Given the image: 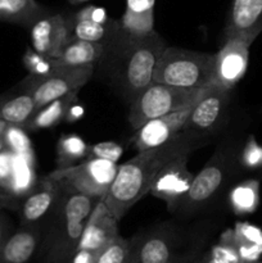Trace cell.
<instances>
[{"mask_svg": "<svg viewBox=\"0 0 262 263\" xmlns=\"http://www.w3.org/2000/svg\"><path fill=\"white\" fill-rule=\"evenodd\" d=\"M230 207L236 215H251L259 204V181L246 180L231 189L229 195Z\"/></svg>", "mask_w": 262, "mask_h": 263, "instance_id": "cell-26", "label": "cell"}, {"mask_svg": "<svg viewBox=\"0 0 262 263\" xmlns=\"http://www.w3.org/2000/svg\"><path fill=\"white\" fill-rule=\"evenodd\" d=\"M89 157V145L77 135L62 136L57 145L58 168L74 166Z\"/></svg>", "mask_w": 262, "mask_h": 263, "instance_id": "cell-27", "label": "cell"}, {"mask_svg": "<svg viewBox=\"0 0 262 263\" xmlns=\"http://www.w3.org/2000/svg\"><path fill=\"white\" fill-rule=\"evenodd\" d=\"M262 32V0H233L225 39L246 37L254 41Z\"/></svg>", "mask_w": 262, "mask_h": 263, "instance_id": "cell-16", "label": "cell"}, {"mask_svg": "<svg viewBox=\"0 0 262 263\" xmlns=\"http://www.w3.org/2000/svg\"><path fill=\"white\" fill-rule=\"evenodd\" d=\"M0 263H3V262H2V256H0Z\"/></svg>", "mask_w": 262, "mask_h": 263, "instance_id": "cell-42", "label": "cell"}, {"mask_svg": "<svg viewBox=\"0 0 262 263\" xmlns=\"http://www.w3.org/2000/svg\"><path fill=\"white\" fill-rule=\"evenodd\" d=\"M36 0H0V21L30 28L39 18L49 14Z\"/></svg>", "mask_w": 262, "mask_h": 263, "instance_id": "cell-24", "label": "cell"}, {"mask_svg": "<svg viewBox=\"0 0 262 263\" xmlns=\"http://www.w3.org/2000/svg\"><path fill=\"white\" fill-rule=\"evenodd\" d=\"M38 110L32 94L27 87L0 97V120L9 125L25 127Z\"/></svg>", "mask_w": 262, "mask_h": 263, "instance_id": "cell-19", "label": "cell"}, {"mask_svg": "<svg viewBox=\"0 0 262 263\" xmlns=\"http://www.w3.org/2000/svg\"><path fill=\"white\" fill-rule=\"evenodd\" d=\"M10 234H12V229H10L9 220L0 213V246L4 243V240Z\"/></svg>", "mask_w": 262, "mask_h": 263, "instance_id": "cell-34", "label": "cell"}, {"mask_svg": "<svg viewBox=\"0 0 262 263\" xmlns=\"http://www.w3.org/2000/svg\"><path fill=\"white\" fill-rule=\"evenodd\" d=\"M210 254L218 263H241L240 256L236 251L235 246L233 243V236L231 230L225 231L221 236L218 244H216L210 251Z\"/></svg>", "mask_w": 262, "mask_h": 263, "instance_id": "cell-30", "label": "cell"}, {"mask_svg": "<svg viewBox=\"0 0 262 263\" xmlns=\"http://www.w3.org/2000/svg\"><path fill=\"white\" fill-rule=\"evenodd\" d=\"M118 222L120 221L105 204L104 199L100 198L85 223L79 249L97 254L118 236Z\"/></svg>", "mask_w": 262, "mask_h": 263, "instance_id": "cell-14", "label": "cell"}, {"mask_svg": "<svg viewBox=\"0 0 262 263\" xmlns=\"http://www.w3.org/2000/svg\"><path fill=\"white\" fill-rule=\"evenodd\" d=\"M197 263H218V262L216 261V259H213V257L211 256L210 252H208V253L204 254L199 261H197Z\"/></svg>", "mask_w": 262, "mask_h": 263, "instance_id": "cell-37", "label": "cell"}, {"mask_svg": "<svg viewBox=\"0 0 262 263\" xmlns=\"http://www.w3.org/2000/svg\"><path fill=\"white\" fill-rule=\"evenodd\" d=\"M82 115V108H79V107H76V105H72L71 108H69V110H68V115H67V118L66 120H68V121H74V120H77V118L80 117V116Z\"/></svg>", "mask_w": 262, "mask_h": 263, "instance_id": "cell-36", "label": "cell"}, {"mask_svg": "<svg viewBox=\"0 0 262 263\" xmlns=\"http://www.w3.org/2000/svg\"><path fill=\"white\" fill-rule=\"evenodd\" d=\"M122 154L123 148L120 144L113 143V141H103V143H98L89 146V157L87 158H100L117 163Z\"/></svg>", "mask_w": 262, "mask_h": 263, "instance_id": "cell-32", "label": "cell"}, {"mask_svg": "<svg viewBox=\"0 0 262 263\" xmlns=\"http://www.w3.org/2000/svg\"><path fill=\"white\" fill-rule=\"evenodd\" d=\"M59 195V185L49 176L40 177L25 199L20 203L18 212L21 225H41L44 218L51 212Z\"/></svg>", "mask_w": 262, "mask_h": 263, "instance_id": "cell-15", "label": "cell"}, {"mask_svg": "<svg viewBox=\"0 0 262 263\" xmlns=\"http://www.w3.org/2000/svg\"><path fill=\"white\" fill-rule=\"evenodd\" d=\"M95 64L85 66H59L48 76L35 79L28 76L23 81L35 99L36 108L44 107L53 100L80 91L91 79Z\"/></svg>", "mask_w": 262, "mask_h": 263, "instance_id": "cell-7", "label": "cell"}, {"mask_svg": "<svg viewBox=\"0 0 262 263\" xmlns=\"http://www.w3.org/2000/svg\"><path fill=\"white\" fill-rule=\"evenodd\" d=\"M67 2L71 3V4H73V5H79V4H82V3L90 2V0H67Z\"/></svg>", "mask_w": 262, "mask_h": 263, "instance_id": "cell-39", "label": "cell"}, {"mask_svg": "<svg viewBox=\"0 0 262 263\" xmlns=\"http://www.w3.org/2000/svg\"><path fill=\"white\" fill-rule=\"evenodd\" d=\"M23 63H25L27 71L30 72L28 76L35 77V79H41V77L48 76L57 67H59L55 58H50V57L39 54L32 48L26 51L25 57H23Z\"/></svg>", "mask_w": 262, "mask_h": 263, "instance_id": "cell-29", "label": "cell"}, {"mask_svg": "<svg viewBox=\"0 0 262 263\" xmlns=\"http://www.w3.org/2000/svg\"><path fill=\"white\" fill-rule=\"evenodd\" d=\"M117 170L116 162L86 158L74 166L54 170L48 176L59 186L74 190L94 199H100L109 190Z\"/></svg>", "mask_w": 262, "mask_h": 263, "instance_id": "cell-6", "label": "cell"}, {"mask_svg": "<svg viewBox=\"0 0 262 263\" xmlns=\"http://www.w3.org/2000/svg\"><path fill=\"white\" fill-rule=\"evenodd\" d=\"M192 107L184 108L177 112L154 118L144 123L141 127L135 130V135L133 138L134 146L138 152L146 151V149L157 148L167 141L172 140L177 134L184 130V126L189 118Z\"/></svg>", "mask_w": 262, "mask_h": 263, "instance_id": "cell-13", "label": "cell"}, {"mask_svg": "<svg viewBox=\"0 0 262 263\" xmlns=\"http://www.w3.org/2000/svg\"><path fill=\"white\" fill-rule=\"evenodd\" d=\"M175 240L167 231L161 230L139 239V263H174Z\"/></svg>", "mask_w": 262, "mask_h": 263, "instance_id": "cell-22", "label": "cell"}, {"mask_svg": "<svg viewBox=\"0 0 262 263\" xmlns=\"http://www.w3.org/2000/svg\"><path fill=\"white\" fill-rule=\"evenodd\" d=\"M69 18L66 14H46L30 27L31 45L43 55L57 58L69 41Z\"/></svg>", "mask_w": 262, "mask_h": 263, "instance_id": "cell-12", "label": "cell"}, {"mask_svg": "<svg viewBox=\"0 0 262 263\" xmlns=\"http://www.w3.org/2000/svg\"><path fill=\"white\" fill-rule=\"evenodd\" d=\"M204 89H181L152 82L131 102L128 122L134 130H138L148 121L193 105Z\"/></svg>", "mask_w": 262, "mask_h": 263, "instance_id": "cell-5", "label": "cell"}, {"mask_svg": "<svg viewBox=\"0 0 262 263\" xmlns=\"http://www.w3.org/2000/svg\"><path fill=\"white\" fill-rule=\"evenodd\" d=\"M240 163L248 170H257L262 167V145L257 143L253 135L249 136L241 151Z\"/></svg>", "mask_w": 262, "mask_h": 263, "instance_id": "cell-31", "label": "cell"}, {"mask_svg": "<svg viewBox=\"0 0 262 263\" xmlns=\"http://www.w3.org/2000/svg\"><path fill=\"white\" fill-rule=\"evenodd\" d=\"M0 185H2V186H4V185H3V184H2V180H0Z\"/></svg>", "mask_w": 262, "mask_h": 263, "instance_id": "cell-41", "label": "cell"}, {"mask_svg": "<svg viewBox=\"0 0 262 263\" xmlns=\"http://www.w3.org/2000/svg\"><path fill=\"white\" fill-rule=\"evenodd\" d=\"M18 207H20V203L17 202V199H15V197L13 195V193L9 192L5 186H2V185H0V211H18Z\"/></svg>", "mask_w": 262, "mask_h": 263, "instance_id": "cell-33", "label": "cell"}, {"mask_svg": "<svg viewBox=\"0 0 262 263\" xmlns=\"http://www.w3.org/2000/svg\"><path fill=\"white\" fill-rule=\"evenodd\" d=\"M253 41L246 37L225 39L222 48L215 54V85L233 90L246 74L249 48Z\"/></svg>", "mask_w": 262, "mask_h": 263, "instance_id": "cell-8", "label": "cell"}, {"mask_svg": "<svg viewBox=\"0 0 262 263\" xmlns=\"http://www.w3.org/2000/svg\"><path fill=\"white\" fill-rule=\"evenodd\" d=\"M130 247L131 240L120 235L116 236L102 251L95 254L92 263H125L130 253Z\"/></svg>", "mask_w": 262, "mask_h": 263, "instance_id": "cell-28", "label": "cell"}, {"mask_svg": "<svg viewBox=\"0 0 262 263\" xmlns=\"http://www.w3.org/2000/svg\"><path fill=\"white\" fill-rule=\"evenodd\" d=\"M108 44L85 40H69L57 57L59 66L95 64L104 58Z\"/></svg>", "mask_w": 262, "mask_h": 263, "instance_id": "cell-21", "label": "cell"}, {"mask_svg": "<svg viewBox=\"0 0 262 263\" xmlns=\"http://www.w3.org/2000/svg\"><path fill=\"white\" fill-rule=\"evenodd\" d=\"M241 263H262L261 259H258V261H243Z\"/></svg>", "mask_w": 262, "mask_h": 263, "instance_id": "cell-40", "label": "cell"}, {"mask_svg": "<svg viewBox=\"0 0 262 263\" xmlns=\"http://www.w3.org/2000/svg\"><path fill=\"white\" fill-rule=\"evenodd\" d=\"M154 3L156 0H126V10L120 20L121 28L136 36L153 32Z\"/></svg>", "mask_w": 262, "mask_h": 263, "instance_id": "cell-20", "label": "cell"}, {"mask_svg": "<svg viewBox=\"0 0 262 263\" xmlns=\"http://www.w3.org/2000/svg\"><path fill=\"white\" fill-rule=\"evenodd\" d=\"M77 94L79 91L71 92L66 97L59 98V99L53 100L44 107L39 108L23 128L27 131H39L59 125L62 121L67 118L69 108L76 104Z\"/></svg>", "mask_w": 262, "mask_h": 263, "instance_id": "cell-23", "label": "cell"}, {"mask_svg": "<svg viewBox=\"0 0 262 263\" xmlns=\"http://www.w3.org/2000/svg\"><path fill=\"white\" fill-rule=\"evenodd\" d=\"M215 54L166 46L157 61L153 82L181 89H204L215 84Z\"/></svg>", "mask_w": 262, "mask_h": 263, "instance_id": "cell-4", "label": "cell"}, {"mask_svg": "<svg viewBox=\"0 0 262 263\" xmlns=\"http://www.w3.org/2000/svg\"><path fill=\"white\" fill-rule=\"evenodd\" d=\"M9 127V123H7L5 121L0 120V139L4 138L5 133H7V128Z\"/></svg>", "mask_w": 262, "mask_h": 263, "instance_id": "cell-38", "label": "cell"}, {"mask_svg": "<svg viewBox=\"0 0 262 263\" xmlns=\"http://www.w3.org/2000/svg\"><path fill=\"white\" fill-rule=\"evenodd\" d=\"M138 244L139 239L134 238L131 240V247H130V253H128L127 259L125 263H139V257H138Z\"/></svg>", "mask_w": 262, "mask_h": 263, "instance_id": "cell-35", "label": "cell"}, {"mask_svg": "<svg viewBox=\"0 0 262 263\" xmlns=\"http://www.w3.org/2000/svg\"><path fill=\"white\" fill-rule=\"evenodd\" d=\"M203 144V135L181 131L172 140L139 152L134 158L118 166L117 174L107 194L103 197L118 221L145 197L152 189L154 180L164 166L182 154H192Z\"/></svg>", "mask_w": 262, "mask_h": 263, "instance_id": "cell-1", "label": "cell"}, {"mask_svg": "<svg viewBox=\"0 0 262 263\" xmlns=\"http://www.w3.org/2000/svg\"><path fill=\"white\" fill-rule=\"evenodd\" d=\"M69 18V40H85L94 43L109 44L120 28V21H97L79 17L76 14Z\"/></svg>", "mask_w": 262, "mask_h": 263, "instance_id": "cell-18", "label": "cell"}, {"mask_svg": "<svg viewBox=\"0 0 262 263\" xmlns=\"http://www.w3.org/2000/svg\"><path fill=\"white\" fill-rule=\"evenodd\" d=\"M230 92L231 90L215 84L205 87L199 99L193 104L182 131H192L204 136L205 133L212 130L225 113L230 100Z\"/></svg>", "mask_w": 262, "mask_h": 263, "instance_id": "cell-11", "label": "cell"}, {"mask_svg": "<svg viewBox=\"0 0 262 263\" xmlns=\"http://www.w3.org/2000/svg\"><path fill=\"white\" fill-rule=\"evenodd\" d=\"M194 263H197V262H194Z\"/></svg>", "mask_w": 262, "mask_h": 263, "instance_id": "cell-43", "label": "cell"}, {"mask_svg": "<svg viewBox=\"0 0 262 263\" xmlns=\"http://www.w3.org/2000/svg\"><path fill=\"white\" fill-rule=\"evenodd\" d=\"M164 48L163 39L156 31L136 36L125 32L120 26L100 63L121 95L133 102L153 82L154 68Z\"/></svg>", "mask_w": 262, "mask_h": 263, "instance_id": "cell-2", "label": "cell"}, {"mask_svg": "<svg viewBox=\"0 0 262 263\" xmlns=\"http://www.w3.org/2000/svg\"><path fill=\"white\" fill-rule=\"evenodd\" d=\"M228 164L229 159L222 152L218 151V153H216L200 170L199 174L194 176L189 190L176 210L190 211L207 203L223 184L228 174Z\"/></svg>", "mask_w": 262, "mask_h": 263, "instance_id": "cell-9", "label": "cell"}, {"mask_svg": "<svg viewBox=\"0 0 262 263\" xmlns=\"http://www.w3.org/2000/svg\"><path fill=\"white\" fill-rule=\"evenodd\" d=\"M99 199L59 186V195L49 213L40 251L44 263H71L79 249L85 223Z\"/></svg>", "mask_w": 262, "mask_h": 263, "instance_id": "cell-3", "label": "cell"}, {"mask_svg": "<svg viewBox=\"0 0 262 263\" xmlns=\"http://www.w3.org/2000/svg\"><path fill=\"white\" fill-rule=\"evenodd\" d=\"M189 156L190 154H182L167 163L154 180L149 192L153 197L166 202L171 212L176 211L194 179L192 172L188 170Z\"/></svg>", "mask_w": 262, "mask_h": 263, "instance_id": "cell-10", "label": "cell"}, {"mask_svg": "<svg viewBox=\"0 0 262 263\" xmlns=\"http://www.w3.org/2000/svg\"><path fill=\"white\" fill-rule=\"evenodd\" d=\"M44 229L41 225L23 226L10 234L0 246L3 263H30L40 249Z\"/></svg>", "mask_w": 262, "mask_h": 263, "instance_id": "cell-17", "label": "cell"}, {"mask_svg": "<svg viewBox=\"0 0 262 263\" xmlns=\"http://www.w3.org/2000/svg\"><path fill=\"white\" fill-rule=\"evenodd\" d=\"M231 236L241 261H258L262 256V231L258 228L238 222L231 230Z\"/></svg>", "mask_w": 262, "mask_h": 263, "instance_id": "cell-25", "label": "cell"}]
</instances>
